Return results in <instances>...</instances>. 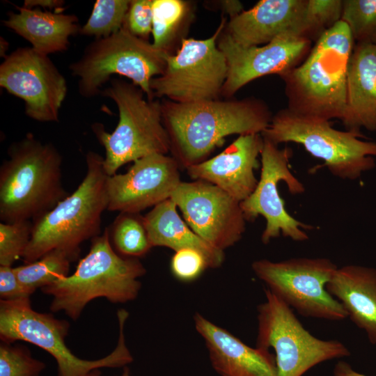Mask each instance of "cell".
<instances>
[{"label": "cell", "instance_id": "1", "mask_svg": "<svg viewBox=\"0 0 376 376\" xmlns=\"http://www.w3.org/2000/svg\"><path fill=\"white\" fill-rule=\"evenodd\" d=\"M161 104L170 152L185 169L207 159L229 135L262 134L273 116L254 97L191 103L166 100Z\"/></svg>", "mask_w": 376, "mask_h": 376}, {"label": "cell", "instance_id": "2", "mask_svg": "<svg viewBox=\"0 0 376 376\" xmlns=\"http://www.w3.org/2000/svg\"><path fill=\"white\" fill-rule=\"evenodd\" d=\"M0 168V220L33 222L69 194L62 183V157L51 143L28 133L8 148Z\"/></svg>", "mask_w": 376, "mask_h": 376}, {"label": "cell", "instance_id": "3", "mask_svg": "<svg viewBox=\"0 0 376 376\" xmlns=\"http://www.w3.org/2000/svg\"><path fill=\"white\" fill-rule=\"evenodd\" d=\"M354 41L341 20L326 31L306 58L281 77L290 111L330 120H342Z\"/></svg>", "mask_w": 376, "mask_h": 376}, {"label": "cell", "instance_id": "4", "mask_svg": "<svg viewBox=\"0 0 376 376\" xmlns=\"http://www.w3.org/2000/svg\"><path fill=\"white\" fill-rule=\"evenodd\" d=\"M146 273L138 258L119 255L113 248L109 228L91 240L88 253L78 263L73 274L41 288L52 296L50 311H63L77 320L84 308L96 298L112 303L135 299L141 288L139 279Z\"/></svg>", "mask_w": 376, "mask_h": 376}, {"label": "cell", "instance_id": "5", "mask_svg": "<svg viewBox=\"0 0 376 376\" xmlns=\"http://www.w3.org/2000/svg\"><path fill=\"white\" fill-rule=\"evenodd\" d=\"M103 162L100 154L86 153V174L77 188L33 222L31 240L22 257L24 263L56 249L77 258L80 245L100 235L102 214L108 205V175Z\"/></svg>", "mask_w": 376, "mask_h": 376}, {"label": "cell", "instance_id": "6", "mask_svg": "<svg viewBox=\"0 0 376 376\" xmlns=\"http://www.w3.org/2000/svg\"><path fill=\"white\" fill-rule=\"evenodd\" d=\"M100 94L116 103L119 116L111 133L100 123L91 127L105 149L103 165L108 175L116 174L127 163L150 155H166L170 152L161 102L146 100L139 87L116 78L110 80V85Z\"/></svg>", "mask_w": 376, "mask_h": 376}, {"label": "cell", "instance_id": "7", "mask_svg": "<svg viewBox=\"0 0 376 376\" xmlns=\"http://www.w3.org/2000/svg\"><path fill=\"white\" fill-rule=\"evenodd\" d=\"M117 317L119 324L117 345L109 355L97 360H84L72 354L65 343L69 332V322L54 318L52 313L35 311L30 298L13 301L1 299L0 338L8 343L23 340L45 350L56 361L58 376H86L101 368H120L132 362L124 336L128 313L120 309Z\"/></svg>", "mask_w": 376, "mask_h": 376}, {"label": "cell", "instance_id": "8", "mask_svg": "<svg viewBox=\"0 0 376 376\" xmlns=\"http://www.w3.org/2000/svg\"><path fill=\"white\" fill-rule=\"evenodd\" d=\"M262 136L279 145L301 144L313 157L324 162L335 177L356 180L375 166L376 142L364 141L361 132L341 131L329 120L297 113L287 107L272 116Z\"/></svg>", "mask_w": 376, "mask_h": 376}, {"label": "cell", "instance_id": "9", "mask_svg": "<svg viewBox=\"0 0 376 376\" xmlns=\"http://www.w3.org/2000/svg\"><path fill=\"white\" fill-rule=\"evenodd\" d=\"M169 53L123 26L108 37L95 39L69 68L78 78L79 93L84 97L100 94L102 86L112 75H118L130 79L148 100H152L150 81L164 72Z\"/></svg>", "mask_w": 376, "mask_h": 376}, {"label": "cell", "instance_id": "10", "mask_svg": "<svg viewBox=\"0 0 376 376\" xmlns=\"http://www.w3.org/2000/svg\"><path fill=\"white\" fill-rule=\"evenodd\" d=\"M265 295V301L258 306L256 347L274 350L277 376H302L320 363L350 355L338 340L312 335L292 309L268 288Z\"/></svg>", "mask_w": 376, "mask_h": 376}, {"label": "cell", "instance_id": "11", "mask_svg": "<svg viewBox=\"0 0 376 376\" xmlns=\"http://www.w3.org/2000/svg\"><path fill=\"white\" fill-rule=\"evenodd\" d=\"M251 268L267 288L306 318L340 321L348 318L343 305L326 288L338 268L325 258L260 259Z\"/></svg>", "mask_w": 376, "mask_h": 376}, {"label": "cell", "instance_id": "12", "mask_svg": "<svg viewBox=\"0 0 376 376\" xmlns=\"http://www.w3.org/2000/svg\"><path fill=\"white\" fill-rule=\"evenodd\" d=\"M226 24L223 18L214 34L206 39L182 38L174 55L169 53L164 72L153 78V97L178 103L219 99L228 65L217 40Z\"/></svg>", "mask_w": 376, "mask_h": 376}, {"label": "cell", "instance_id": "13", "mask_svg": "<svg viewBox=\"0 0 376 376\" xmlns=\"http://www.w3.org/2000/svg\"><path fill=\"white\" fill-rule=\"evenodd\" d=\"M263 139L260 179L252 194L240 203L244 216L246 221H253L259 215L265 218L266 224L261 235L265 244L281 235L296 242L307 240L308 235L304 230H311L312 226L289 214L279 191L281 181L285 183L291 194L305 191L304 185L290 169L292 150L287 146L279 148V145Z\"/></svg>", "mask_w": 376, "mask_h": 376}, {"label": "cell", "instance_id": "14", "mask_svg": "<svg viewBox=\"0 0 376 376\" xmlns=\"http://www.w3.org/2000/svg\"><path fill=\"white\" fill-rule=\"evenodd\" d=\"M0 86L24 102L25 113L39 122H58L67 83L48 55L19 47L0 65Z\"/></svg>", "mask_w": 376, "mask_h": 376}, {"label": "cell", "instance_id": "15", "mask_svg": "<svg viewBox=\"0 0 376 376\" xmlns=\"http://www.w3.org/2000/svg\"><path fill=\"white\" fill-rule=\"evenodd\" d=\"M170 198L191 229L219 250L235 244L245 232L240 202L211 183L181 182Z\"/></svg>", "mask_w": 376, "mask_h": 376}, {"label": "cell", "instance_id": "16", "mask_svg": "<svg viewBox=\"0 0 376 376\" xmlns=\"http://www.w3.org/2000/svg\"><path fill=\"white\" fill-rule=\"evenodd\" d=\"M313 42L291 33L282 34L260 46H242L227 33L217 40L228 65L221 95L229 98L248 83L259 77L277 75L281 78L307 56Z\"/></svg>", "mask_w": 376, "mask_h": 376}, {"label": "cell", "instance_id": "17", "mask_svg": "<svg viewBox=\"0 0 376 376\" xmlns=\"http://www.w3.org/2000/svg\"><path fill=\"white\" fill-rule=\"evenodd\" d=\"M132 163L126 173L108 175L109 211L140 213L170 198L182 182L173 156L152 154Z\"/></svg>", "mask_w": 376, "mask_h": 376}, {"label": "cell", "instance_id": "18", "mask_svg": "<svg viewBox=\"0 0 376 376\" xmlns=\"http://www.w3.org/2000/svg\"><path fill=\"white\" fill-rule=\"evenodd\" d=\"M261 134L240 135L219 155L186 169L195 180L211 183L239 202L254 191L258 180L254 171L263 147Z\"/></svg>", "mask_w": 376, "mask_h": 376}, {"label": "cell", "instance_id": "19", "mask_svg": "<svg viewBox=\"0 0 376 376\" xmlns=\"http://www.w3.org/2000/svg\"><path fill=\"white\" fill-rule=\"evenodd\" d=\"M306 5L307 0L259 1L231 17L226 33L246 47L265 45L284 33L304 38Z\"/></svg>", "mask_w": 376, "mask_h": 376}, {"label": "cell", "instance_id": "20", "mask_svg": "<svg viewBox=\"0 0 376 376\" xmlns=\"http://www.w3.org/2000/svg\"><path fill=\"white\" fill-rule=\"evenodd\" d=\"M194 320L211 364L221 376H277L275 357L269 350L247 345L199 313Z\"/></svg>", "mask_w": 376, "mask_h": 376}, {"label": "cell", "instance_id": "21", "mask_svg": "<svg viewBox=\"0 0 376 376\" xmlns=\"http://www.w3.org/2000/svg\"><path fill=\"white\" fill-rule=\"evenodd\" d=\"M341 122L348 131L361 132L362 128L376 131V44L354 43Z\"/></svg>", "mask_w": 376, "mask_h": 376}, {"label": "cell", "instance_id": "22", "mask_svg": "<svg viewBox=\"0 0 376 376\" xmlns=\"http://www.w3.org/2000/svg\"><path fill=\"white\" fill-rule=\"evenodd\" d=\"M326 288L376 344V269L356 265L338 267Z\"/></svg>", "mask_w": 376, "mask_h": 376}, {"label": "cell", "instance_id": "23", "mask_svg": "<svg viewBox=\"0 0 376 376\" xmlns=\"http://www.w3.org/2000/svg\"><path fill=\"white\" fill-rule=\"evenodd\" d=\"M18 12L8 13L2 21L7 28L29 41L36 51L49 54L66 51L70 38L80 32L77 17L42 10L39 8L16 6Z\"/></svg>", "mask_w": 376, "mask_h": 376}, {"label": "cell", "instance_id": "24", "mask_svg": "<svg viewBox=\"0 0 376 376\" xmlns=\"http://www.w3.org/2000/svg\"><path fill=\"white\" fill-rule=\"evenodd\" d=\"M177 210L175 203L169 198L143 216L151 246H165L174 251L194 249L204 256L210 268L219 267L224 261V251L213 247L195 233Z\"/></svg>", "mask_w": 376, "mask_h": 376}, {"label": "cell", "instance_id": "25", "mask_svg": "<svg viewBox=\"0 0 376 376\" xmlns=\"http://www.w3.org/2000/svg\"><path fill=\"white\" fill-rule=\"evenodd\" d=\"M75 259L70 253L56 249L36 261L14 267V271L23 287L31 295L37 289L68 276L70 263Z\"/></svg>", "mask_w": 376, "mask_h": 376}, {"label": "cell", "instance_id": "26", "mask_svg": "<svg viewBox=\"0 0 376 376\" xmlns=\"http://www.w3.org/2000/svg\"><path fill=\"white\" fill-rule=\"evenodd\" d=\"M109 232L113 249L123 257L139 258L152 248L140 213L120 212Z\"/></svg>", "mask_w": 376, "mask_h": 376}, {"label": "cell", "instance_id": "27", "mask_svg": "<svg viewBox=\"0 0 376 376\" xmlns=\"http://www.w3.org/2000/svg\"><path fill=\"white\" fill-rule=\"evenodd\" d=\"M131 1L97 0L79 33L95 39L108 37L120 30L125 22Z\"/></svg>", "mask_w": 376, "mask_h": 376}, {"label": "cell", "instance_id": "28", "mask_svg": "<svg viewBox=\"0 0 376 376\" xmlns=\"http://www.w3.org/2000/svg\"><path fill=\"white\" fill-rule=\"evenodd\" d=\"M187 11V3L183 1L153 0L152 34L156 48L169 52Z\"/></svg>", "mask_w": 376, "mask_h": 376}, {"label": "cell", "instance_id": "29", "mask_svg": "<svg viewBox=\"0 0 376 376\" xmlns=\"http://www.w3.org/2000/svg\"><path fill=\"white\" fill-rule=\"evenodd\" d=\"M340 20L354 43L376 44V0H343Z\"/></svg>", "mask_w": 376, "mask_h": 376}, {"label": "cell", "instance_id": "30", "mask_svg": "<svg viewBox=\"0 0 376 376\" xmlns=\"http://www.w3.org/2000/svg\"><path fill=\"white\" fill-rule=\"evenodd\" d=\"M342 10L343 0H307L304 38L315 42L340 21Z\"/></svg>", "mask_w": 376, "mask_h": 376}, {"label": "cell", "instance_id": "31", "mask_svg": "<svg viewBox=\"0 0 376 376\" xmlns=\"http://www.w3.org/2000/svg\"><path fill=\"white\" fill-rule=\"evenodd\" d=\"M45 364L33 358L22 345L2 342L0 345V376H40Z\"/></svg>", "mask_w": 376, "mask_h": 376}, {"label": "cell", "instance_id": "32", "mask_svg": "<svg viewBox=\"0 0 376 376\" xmlns=\"http://www.w3.org/2000/svg\"><path fill=\"white\" fill-rule=\"evenodd\" d=\"M33 222H0V266H11L22 258L31 240Z\"/></svg>", "mask_w": 376, "mask_h": 376}, {"label": "cell", "instance_id": "33", "mask_svg": "<svg viewBox=\"0 0 376 376\" xmlns=\"http://www.w3.org/2000/svg\"><path fill=\"white\" fill-rule=\"evenodd\" d=\"M170 267L177 279L190 282L198 278L209 267L201 253L191 249H183L175 251L171 260Z\"/></svg>", "mask_w": 376, "mask_h": 376}, {"label": "cell", "instance_id": "34", "mask_svg": "<svg viewBox=\"0 0 376 376\" xmlns=\"http://www.w3.org/2000/svg\"><path fill=\"white\" fill-rule=\"evenodd\" d=\"M153 0L131 1L124 26L134 35L147 40L152 29Z\"/></svg>", "mask_w": 376, "mask_h": 376}, {"label": "cell", "instance_id": "35", "mask_svg": "<svg viewBox=\"0 0 376 376\" xmlns=\"http://www.w3.org/2000/svg\"><path fill=\"white\" fill-rule=\"evenodd\" d=\"M31 295L18 280L14 267L0 266V297L1 300L13 301L30 298Z\"/></svg>", "mask_w": 376, "mask_h": 376}, {"label": "cell", "instance_id": "36", "mask_svg": "<svg viewBox=\"0 0 376 376\" xmlns=\"http://www.w3.org/2000/svg\"><path fill=\"white\" fill-rule=\"evenodd\" d=\"M64 3L65 1L61 0H25L23 6L29 8L40 7L52 10L59 9Z\"/></svg>", "mask_w": 376, "mask_h": 376}, {"label": "cell", "instance_id": "37", "mask_svg": "<svg viewBox=\"0 0 376 376\" xmlns=\"http://www.w3.org/2000/svg\"><path fill=\"white\" fill-rule=\"evenodd\" d=\"M334 376H368L353 369L347 362L339 361L336 363L333 371Z\"/></svg>", "mask_w": 376, "mask_h": 376}, {"label": "cell", "instance_id": "38", "mask_svg": "<svg viewBox=\"0 0 376 376\" xmlns=\"http://www.w3.org/2000/svg\"><path fill=\"white\" fill-rule=\"evenodd\" d=\"M224 10L230 15V18L240 13L243 10L242 3L239 1H222Z\"/></svg>", "mask_w": 376, "mask_h": 376}, {"label": "cell", "instance_id": "39", "mask_svg": "<svg viewBox=\"0 0 376 376\" xmlns=\"http://www.w3.org/2000/svg\"><path fill=\"white\" fill-rule=\"evenodd\" d=\"M8 42L4 38L1 37V56H3L4 58L6 57L5 53L6 50L8 49Z\"/></svg>", "mask_w": 376, "mask_h": 376}, {"label": "cell", "instance_id": "40", "mask_svg": "<svg viewBox=\"0 0 376 376\" xmlns=\"http://www.w3.org/2000/svg\"><path fill=\"white\" fill-rule=\"evenodd\" d=\"M100 371L99 370V369H97V370H94L90 372L86 376H100Z\"/></svg>", "mask_w": 376, "mask_h": 376}, {"label": "cell", "instance_id": "41", "mask_svg": "<svg viewBox=\"0 0 376 376\" xmlns=\"http://www.w3.org/2000/svg\"><path fill=\"white\" fill-rule=\"evenodd\" d=\"M121 376H131L127 369H125Z\"/></svg>", "mask_w": 376, "mask_h": 376}]
</instances>
